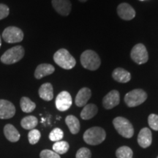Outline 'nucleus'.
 Returning a JSON list of instances; mask_svg holds the SVG:
<instances>
[{
	"mask_svg": "<svg viewBox=\"0 0 158 158\" xmlns=\"http://www.w3.org/2000/svg\"><path fill=\"white\" fill-rule=\"evenodd\" d=\"M38 120L34 116H28L22 118L21 122V125L26 130H33L37 125Z\"/></svg>",
	"mask_w": 158,
	"mask_h": 158,
	"instance_id": "22",
	"label": "nucleus"
},
{
	"mask_svg": "<svg viewBox=\"0 0 158 158\" xmlns=\"http://www.w3.org/2000/svg\"><path fill=\"white\" fill-rule=\"evenodd\" d=\"M24 49L21 45H16L8 49L1 56V62L5 64H15L24 56Z\"/></svg>",
	"mask_w": 158,
	"mask_h": 158,
	"instance_id": "4",
	"label": "nucleus"
},
{
	"mask_svg": "<svg viewBox=\"0 0 158 158\" xmlns=\"http://www.w3.org/2000/svg\"><path fill=\"white\" fill-rule=\"evenodd\" d=\"M117 14L122 19L130 21L135 16V11L131 5L127 3H121L117 7Z\"/></svg>",
	"mask_w": 158,
	"mask_h": 158,
	"instance_id": "11",
	"label": "nucleus"
},
{
	"mask_svg": "<svg viewBox=\"0 0 158 158\" xmlns=\"http://www.w3.org/2000/svg\"><path fill=\"white\" fill-rule=\"evenodd\" d=\"M64 136V133L60 128H55L49 134V139L51 141H59L60 140H62Z\"/></svg>",
	"mask_w": 158,
	"mask_h": 158,
	"instance_id": "26",
	"label": "nucleus"
},
{
	"mask_svg": "<svg viewBox=\"0 0 158 158\" xmlns=\"http://www.w3.org/2000/svg\"><path fill=\"white\" fill-rule=\"evenodd\" d=\"M98 113V107L94 104H87L84 107L81 112V117L82 119L88 120L93 118Z\"/></svg>",
	"mask_w": 158,
	"mask_h": 158,
	"instance_id": "20",
	"label": "nucleus"
},
{
	"mask_svg": "<svg viewBox=\"0 0 158 158\" xmlns=\"http://www.w3.org/2000/svg\"><path fill=\"white\" fill-rule=\"evenodd\" d=\"M10 13V9L6 5L0 4V20L5 19L8 16Z\"/></svg>",
	"mask_w": 158,
	"mask_h": 158,
	"instance_id": "31",
	"label": "nucleus"
},
{
	"mask_svg": "<svg viewBox=\"0 0 158 158\" xmlns=\"http://www.w3.org/2000/svg\"><path fill=\"white\" fill-rule=\"evenodd\" d=\"M147 99V94L141 89L130 91L124 97V102L128 107H135L145 102Z\"/></svg>",
	"mask_w": 158,
	"mask_h": 158,
	"instance_id": "6",
	"label": "nucleus"
},
{
	"mask_svg": "<svg viewBox=\"0 0 158 158\" xmlns=\"http://www.w3.org/2000/svg\"><path fill=\"white\" fill-rule=\"evenodd\" d=\"M69 148H70V146L68 142L63 141H57L53 145V150L58 155L65 154L68 151Z\"/></svg>",
	"mask_w": 158,
	"mask_h": 158,
	"instance_id": "24",
	"label": "nucleus"
},
{
	"mask_svg": "<svg viewBox=\"0 0 158 158\" xmlns=\"http://www.w3.org/2000/svg\"><path fill=\"white\" fill-rule=\"evenodd\" d=\"M40 158H61L58 154L54 151L48 149L43 150L40 152Z\"/></svg>",
	"mask_w": 158,
	"mask_h": 158,
	"instance_id": "29",
	"label": "nucleus"
},
{
	"mask_svg": "<svg viewBox=\"0 0 158 158\" xmlns=\"http://www.w3.org/2000/svg\"><path fill=\"white\" fill-rule=\"evenodd\" d=\"M4 134L7 140L11 142H17L20 139V134L14 126L6 124L4 127Z\"/></svg>",
	"mask_w": 158,
	"mask_h": 158,
	"instance_id": "19",
	"label": "nucleus"
},
{
	"mask_svg": "<svg viewBox=\"0 0 158 158\" xmlns=\"http://www.w3.org/2000/svg\"><path fill=\"white\" fill-rule=\"evenodd\" d=\"M54 60L57 65L64 70H70L76 64V61L68 50L59 49L54 55Z\"/></svg>",
	"mask_w": 158,
	"mask_h": 158,
	"instance_id": "1",
	"label": "nucleus"
},
{
	"mask_svg": "<svg viewBox=\"0 0 158 158\" xmlns=\"http://www.w3.org/2000/svg\"><path fill=\"white\" fill-rule=\"evenodd\" d=\"M133 151L128 147H119L116 150V155L117 158H133Z\"/></svg>",
	"mask_w": 158,
	"mask_h": 158,
	"instance_id": "25",
	"label": "nucleus"
},
{
	"mask_svg": "<svg viewBox=\"0 0 158 158\" xmlns=\"http://www.w3.org/2000/svg\"><path fill=\"white\" fill-rule=\"evenodd\" d=\"M79 2H87L88 0H78Z\"/></svg>",
	"mask_w": 158,
	"mask_h": 158,
	"instance_id": "32",
	"label": "nucleus"
},
{
	"mask_svg": "<svg viewBox=\"0 0 158 158\" xmlns=\"http://www.w3.org/2000/svg\"><path fill=\"white\" fill-rule=\"evenodd\" d=\"M131 59L138 64H145L149 59V54L145 45L142 43L136 44L130 53Z\"/></svg>",
	"mask_w": 158,
	"mask_h": 158,
	"instance_id": "8",
	"label": "nucleus"
},
{
	"mask_svg": "<svg viewBox=\"0 0 158 158\" xmlns=\"http://www.w3.org/2000/svg\"><path fill=\"white\" fill-rule=\"evenodd\" d=\"M120 101V96L118 91L112 90L104 97L102 105L106 109H111L118 106Z\"/></svg>",
	"mask_w": 158,
	"mask_h": 158,
	"instance_id": "13",
	"label": "nucleus"
},
{
	"mask_svg": "<svg viewBox=\"0 0 158 158\" xmlns=\"http://www.w3.org/2000/svg\"><path fill=\"white\" fill-rule=\"evenodd\" d=\"M55 71V68L50 64H41L37 67L35 71V77L37 79H40L43 77L52 74Z\"/></svg>",
	"mask_w": 158,
	"mask_h": 158,
	"instance_id": "16",
	"label": "nucleus"
},
{
	"mask_svg": "<svg viewBox=\"0 0 158 158\" xmlns=\"http://www.w3.org/2000/svg\"><path fill=\"white\" fill-rule=\"evenodd\" d=\"M106 131L100 127H91L86 130L84 134V141L89 145L95 146L100 144L106 139Z\"/></svg>",
	"mask_w": 158,
	"mask_h": 158,
	"instance_id": "3",
	"label": "nucleus"
},
{
	"mask_svg": "<svg viewBox=\"0 0 158 158\" xmlns=\"http://www.w3.org/2000/svg\"><path fill=\"white\" fill-rule=\"evenodd\" d=\"M81 63L85 69L93 71L98 70L100 68L101 64V60L95 51L86 50L81 54Z\"/></svg>",
	"mask_w": 158,
	"mask_h": 158,
	"instance_id": "2",
	"label": "nucleus"
},
{
	"mask_svg": "<svg viewBox=\"0 0 158 158\" xmlns=\"http://www.w3.org/2000/svg\"><path fill=\"white\" fill-rule=\"evenodd\" d=\"M2 45V39H1V36H0V48H1Z\"/></svg>",
	"mask_w": 158,
	"mask_h": 158,
	"instance_id": "33",
	"label": "nucleus"
},
{
	"mask_svg": "<svg viewBox=\"0 0 158 158\" xmlns=\"http://www.w3.org/2000/svg\"><path fill=\"white\" fill-rule=\"evenodd\" d=\"M2 36L6 43H16L23 40V32L16 27H9L3 31Z\"/></svg>",
	"mask_w": 158,
	"mask_h": 158,
	"instance_id": "7",
	"label": "nucleus"
},
{
	"mask_svg": "<svg viewBox=\"0 0 158 158\" xmlns=\"http://www.w3.org/2000/svg\"><path fill=\"white\" fill-rule=\"evenodd\" d=\"M148 122H149V127L154 130H158V115L157 114H152L149 116L148 118Z\"/></svg>",
	"mask_w": 158,
	"mask_h": 158,
	"instance_id": "28",
	"label": "nucleus"
},
{
	"mask_svg": "<svg viewBox=\"0 0 158 158\" xmlns=\"http://www.w3.org/2000/svg\"><path fill=\"white\" fill-rule=\"evenodd\" d=\"M39 95L45 101H50L54 98V89L50 83H45L41 85L39 89Z\"/></svg>",
	"mask_w": 158,
	"mask_h": 158,
	"instance_id": "17",
	"label": "nucleus"
},
{
	"mask_svg": "<svg viewBox=\"0 0 158 158\" xmlns=\"http://www.w3.org/2000/svg\"><path fill=\"white\" fill-rule=\"evenodd\" d=\"M52 6L59 14L67 16L70 13L72 5L70 0H52Z\"/></svg>",
	"mask_w": 158,
	"mask_h": 158,
	"instance_id": "12",
	"label": "nucleus"
},
{
	"mask_svg": "<svg viewBox=\"0 0 158 158\" xmlns=\"http://www.w3.org/2000/svg\"><path fill=\"white\" fill-rule=\"evenodd\" d=\"M15 114V107L11 102L0 100V118L7 119L13 117Z\"/></svg>",
	"mask_w": 158,
	"mask_h": 158,
	"instance_id": "10",
	"label": "nucleus"
},
{
	"mask_svg": "<svg viewBox=\"0 0 158 158\" xmlns=\"http://www.w3.org/2000/svg\"><path fill=\"white\" fill-rule=\"evenodd\" d=\"M91 96H92V92L87 87L81 89L76 97V100H75L76 105L78 107H84L87 103Z\"/></svg>",
	"mask_w": 158,
	"mask_h": 158,
	"instance_id": "15",
	"label": "nucleus"
},
{
	"mask_svg": "<svg viewBox=\"0 0 158 158\" xmlns=\"http://www.w3.org/2000/svg\"><path fill=\"white\" fill-rule=\"evenodd\" d=\"M65 122L72 134H77L80 130V122L75 116L69 115L65 118Z\"/></svg>",
	"mask_w": 158,
	"mask_h": 158,
	"instance_id": "21",
	"label": "nucleus"
},
{
	"mask_svg": "<svg viewBox=\"0 0 158 158\" xmlns=\"http://www.w3.org/2000/svg\"><path fill=\"white\" fill-rule=\"evenodd\" d=\"M56 107L60 111H65L71 107L73 103L70 94L66 91L60 92L56 98Z\"/></svg>",
	"mask_w": 158,
	"mask_h": 158,
	"instance_id": "9",
	"label": "nucleus"
},
{
	"mask_svg": "<svg viewBox=\"0 0 158 158\" xmlns=\"http://www.w3.org/2000/svg\"><path fill=\"white\" fill-rule=\"evenodd\" d=\"M141 1H143V0H141Z\"/></svg>",
	"mask_w": 158,
	"mask_h": 158,
	"instance_id": "34",
	"label": "nucleus"
},
{
	"mask_svg": "<svg viewBox=\"0 0 158 158\" xmlns=\"http://www.w3.org/2000/svg\"><path fill=\"white\" fill-rule=\"evenodd\" d=\"M113 124L118 132L122 136L126 138H130L133 137L134 134V128L127 118L118 116L113 120Z\"/></svg>",
	"mask_w": 158,
	"mask_h": 158,
	"instance_id": "5",
	"label": "nucleus"
},
{
	"mask_svg": "<svg viewBox=\"0 0 158 158\" xmlns=\"http://www.w3.org/2000/svg\"><path fill=\"white\" fill-rule=\"evenodd\" d=\"M112 77L116 81L119 83H127L131 79V75L128 71L122 68H116L113 71Z\"/></svg>",
	"mask_w": 158,
	"mask_h": 158,
	"instance_id": "18",
	"label": "nucleus"
},
{
	"mask_svg": "<svg viewBox=\"0 0 158 158\" xmlns=\"http://www.w3.org/2000/svg\"><path fill=\"white\" fill-rule=\"evenodd\" d=\"M152 135L149 128L144 127L141 130L138 136V143L142 148H147L152 144Z\"/></svg>",
	"mask_w": 158,
	"mask_h": 158,
	"instance_id": "14",
	"label": "nucleus"
},
{
	"mask_svg": "<svg viewBox=\"0 0 158 158\" xmlns=\"http://www.w3.org/2000/svg\"><path fill=\"white\" fill-rule=\"evenodd\" d=\"M41 137L40 132L38 130L33 129L29 131L28 134V138H29V142L31 144H36L37 142L39 141L40 138Z\"/></svg>",
	"mask_w": 158,
	"mask_h": 158,
	"instance_id": "27",
	"label": "nucleus"
},
{
	"mask_svg": "<svg viewBox=\"0 0 158 158\" xmlns=\"http://www.w3.org/2000/svg\"><path fill=\"white\" fill-rule=\"evenodd\" d=\"M92 154H91L90 150L87 148H81L78 150L76 153V158H91Z\"/></svg>",
	"mask_w": 158,
	"mask_h": 158,
	"instance_id": "30",
	"label": "nucleus"
},
{
	"mask_svg": "<svg viewBox=\"0 0 158 158\" xmlns=\"http://www.w3.org/2000/svg\"><path fill=\"white\" fill-rule=\"evenodd\" d=\"M157 158H158V157H157Z\"/></svg>",
	"mask_w": 158,
	"mask_h": 158,
	"instance_id": "35",
	"label": "nucleus"
},
{
	"mask_svg": "<svg viewBox=\"0 0 158 158\" xmlns=\"http://www.w3.org/2000/svg\"><path fill=\"white\" fill-rule=\"evenodd\" d=\"M21 110L25 113H31L36 108V104L27 97H23L20 101Z\"/></svg>",
	"mask_w": 158,
	"mask_h": 158,
	"instance_id": "23",
	"label": "nucleus"
}]
</instances>
